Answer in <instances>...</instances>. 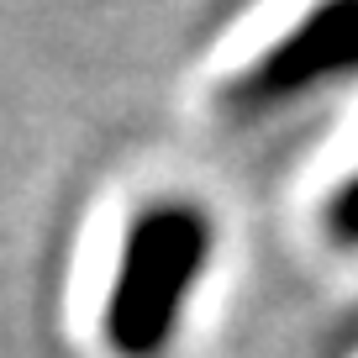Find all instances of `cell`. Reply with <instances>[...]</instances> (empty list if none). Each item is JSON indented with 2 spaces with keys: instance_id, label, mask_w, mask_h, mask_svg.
I'll return each instance as SVG.
<instances>
[{
  "instance_id": "1",
  "label": "cell",
  "mask_w": 358,
  "mask_h": 358,
  "mask_svg": "<svg viewBox=\"0 0 358 358\" xmlns=\"http://www.w3.org/2000/svg\"><path fill=\"white\" fill-rule=\"evenodd\" d=\"M206 258H211V222L185 201H158L132 222L116 268L111 301H106V343L122 358H158L169 348L195 290Z\"/></svg>"
},
{
  "instance_id": "2",
  "label": "cell",
  "mask_w": 358,
  "mask_h": 358,
  "mask_svg": "<svg viewBox=\"0 0 358 358\" xmlns=\"http://www.w3.org/2000/svg\"><path fill=\"white\" fill-rule=\"evenodd\" d=\"M343 74H358V0H332L295 22L248 74L227 85V101L243 111H264Z\"/></svg>"
},
{
  "instance_id": "3",
  "label": "cell",
  "mask_w": 358,
  "mask_h": 358,
  "mask_svg": "<svg viewBox=\"0 0 358 358\" xmlns=\"http://www.w3.org/2000/svg\"><path fill=\"white\" fill-rule=\"evenodd\" d=\"M327 232H332L337 243L358 248V174L332 195V206H327Z\"/></svg>"
}]
</instances>
